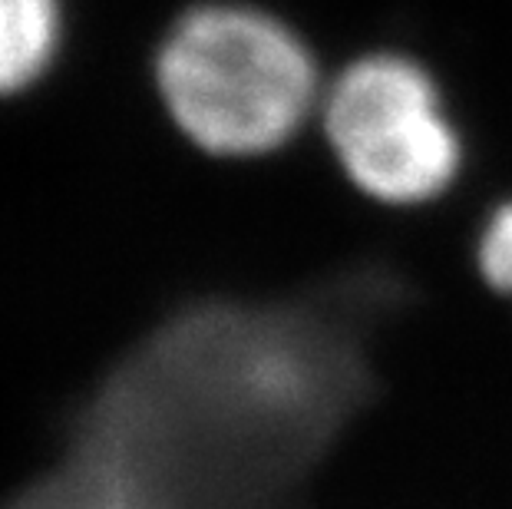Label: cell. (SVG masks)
Here are the masks:
<instances>
[{
    "instance_id": "obj_4",
    "label": "cell",
    "mask_w": 512,
    "mask_h": 509,
    "mask_svg": "<svg viewBox=\"0 0 512 509\" xmlns=\"http://www.w3.org/2000/svg\"><path fill=\"white\" fill-rule=\"evenodd\" d=\"M479 272L503 295H512V202L489 215L479 235Z\"/></svg>"
},
{
    "instance_id": "obj_3",
    "label": "cell",
    "mask_w": 512,
    "mask_h": 509,
    "mask_svg": "<svg viewBox=\"0 0 512 509\" xmlns=\"http://www.w3.org/2000/svg\"><path fill=\"white\" fill-rule=\"evenodd\" d=\"M57 34V0H0V93L24 90L40 77Z\"/></svg>"
},
{
    "instance_id": "obj_2",
    "label": "cell",
    "mask_w": 512,
    "mask_h": 509,
    "mask_svg": "<svg viewBox=\"0 0 512 509\" xmlns=\"http://www.w3.org/2000/svg\"><path fill=\"white\" fill-rule=\"evenodd\" d=\"M321 116L347 179L387 205L437 199L463 166L440 86L400 53L354 60L324 96Z\"/></svg>"
},
{
    "instance_id": "obj_1",
    "label": "cell",
    "mask_w": 512,
    "mask_h": 509,
    "mask_svg": "<svg viewBox=\"0 0 512 509\" xmlns=\"http://www.w3.org/2000/svg\"><path fill=\"white\" fill-rule=\"evenodd\" d=\"M169 116L215 156L285 146L318 106V67L301 37L255 7L189 10L156 57Z\"/></svg>"
}]
</instances>
